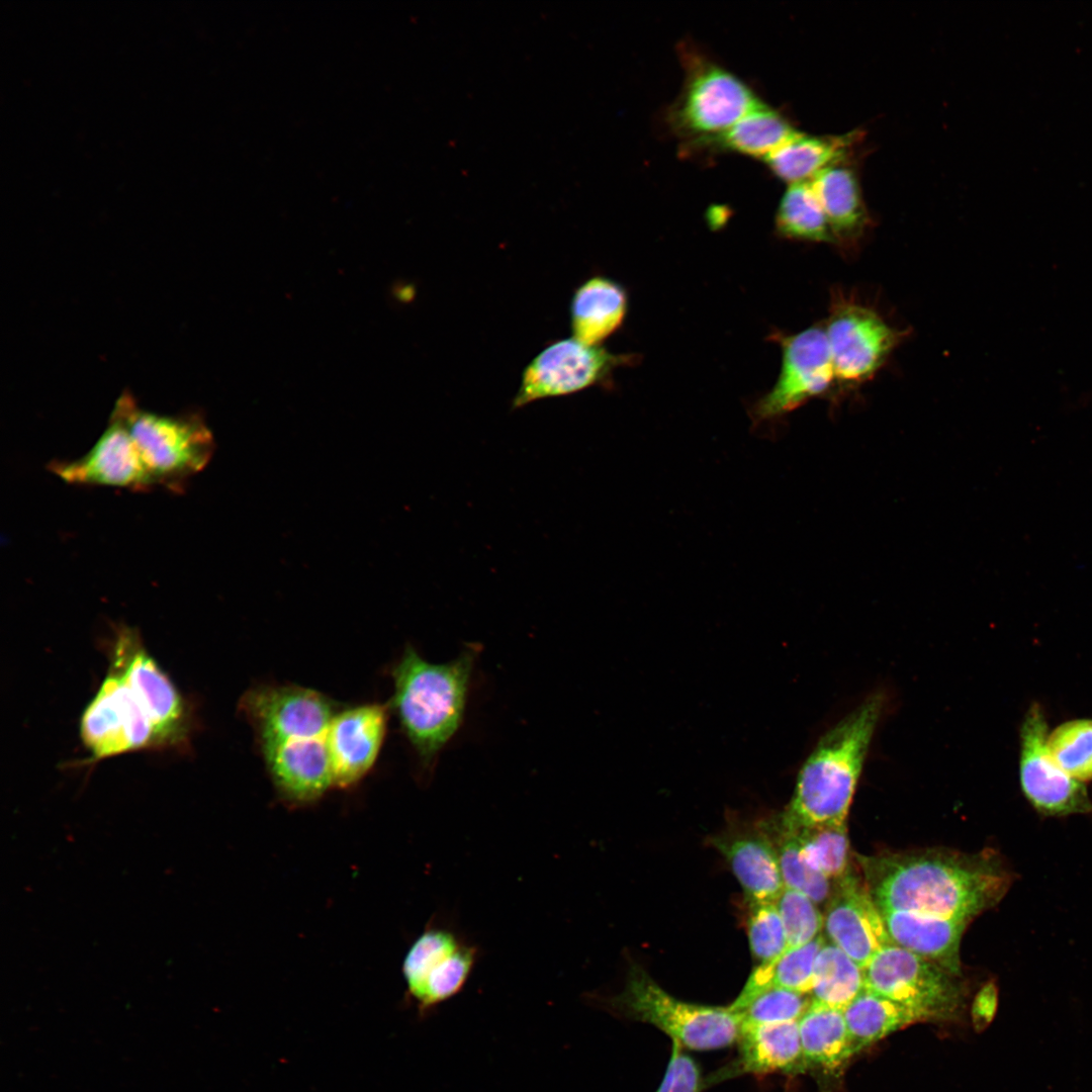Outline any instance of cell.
<instances>
[{
  "instance_id": "6da1fadb",
  "label": "cell",
  "mask_w": 1092,
  "mask_h": 1092,
  "mask_svg": "<svg viewBox=\"0 0 1092 1092\" xmlns=\"http://www.w3.org/2000/svg\"><path fill=\"white\" fill-rule=\"evenodd\" d=\"M863 883L880 910L929 914L971 922L996 906L1013 873L994 850H946L858 855Z\"/></svg>"
},
{
  "instance_id": "7a4b0ae2",
  "label": "cell",
  "mask_w": 1092,
  "mask_h": 1092,
  "mask_svg": "<svg viewBox=\"0 0 1092 1092\" xmlns=\"http://www.w3.org/2000/svg\"><path fill=\"white\" fill-rule=\"evenodd\" d=\"M885 705L882 693L872 694L820 738L799 772L780 825L798 829L846 824Z\"/></svg>"
},
{
  "instance_id": "3957f363",
  "label": "cell",
  "mask_w": 1092,
  "mask_h": 1092,
  "mask_svg": "<svg viewBox=\"0 0 1092 1092\" xmlns=\"http://www.w3.org/2000/svg\"><path fill=\"white\" fill-rule=\"evenodd\" d=\"M479 650L468 645L456 658L433 663L407 646L390 670L389 707L426 769L461 727Z\"/></svg>"
},
{
  "instance_id": "277c9868",
  "label": "cell",
  "mask_w": 1092,
  "mask_h": 1092,
  "mask_svg": "<svg viewBox=\"0 0 1092 1092\" xmlns=\"http://www.w3.org/2000/svg\"><path fill=\"white\" fill-rule=\"evenodd\" d=\"M111 415L132 437L156 487L184 490L188 480L202 471L215 450L212 432L198 413L162 415L139 406L124 391Z\"/></svg>"
},
{
  "instance_id": "5b68a950",
  "label": "cell",
  "mask_w": 1092,
  "mask_h": 1092,
  "mask_svg": "<svg viewBox=\"0 0 1092 1092\" xmlns=\"http://www.w3.org/2000/svg\"><path fill=\"white\" fill-rule=\"evenodd\" d=\"M607 1005L621 1015L654 1025L695 1051H711L737 1040L741 1024L738 1012L728 1007L691 1003L664 991L640 966L629 970L624 990Z\"/></svg>"
},
{
  "instance_id": "8992f818",
  "label": "cell",
  "mask_w": 1092,
  "mask_h": 1092,
  "mask_svg": "<svg viewBox=\"0 0 1092 1092\" xmlns=\"http://www.w3.org/2000/svg\"><path fill=\"white\" fill-rule=\"evenodd\" d=\"M109 669L143 703L155 728L160 750L187 751L195 728L192 705L146 648L140 632L117 625L109 643Z\"/></svg>"
},
{
  "instance_id": "52a82bcc",
  "label": "cell",
  "mask_w": 1092,
  "mask_h": 1092,
  "mask_svg": "<svg viewBox=\"0 0 1092 1092\" xmlns=\"http://www.w3.org/2000/svg\"><path fill=\"white\" fill-rule=\"evenodd\" d=\"M862 970L866 989L910 1008L923 1021L953 1018L964 1003L957 975L895 944Z\"/></svg>"
},
{
  "instance_id": "ba28073f",
  "label": "cell",
  "mask_w": 1092,
  "mask_h": 1092,
  "mask_svg": "<svg viewBox=\"0 0 1092 1092\" xmlns=\"http://www.w3.org/2000/svg\"><path fill=\"white\" fill-rule=\"evenodd\" d=\"M838 387L853 388L881 369L903 339L874 308L839 294L823 326Z\"/></svg>"
},
{
  "instance_id": "9c48e42d",
  "label": "cell",
  "mask_w": 1092,
  "mask_h": 1092,
  "mask_svg": "<svg viewBox=\"0 0 1092 1092\" xmlns=\"http://www.w3.org/2000/svg\"><path fill=\"white\" fill-rule=\"evenodd\" d=\"M81 740L90 752L84 763L143 750H160L145 706L114 671L108 672L80 719Z\"/></svg>"
},
{
  "instance_id": "30bf717a",
  "label": "cell",
  "mask_w": 1092,
  "mask_h": 1092,
  "mask_svg": "<svg viewBox=\"0 0 1092 1092\" xmlns=\"http://www.w3.org/2000/svg\"><path fill=\"white\" fill-rule=\"evenodd\" d=\"M239 712L253 729L259 747L325 736L339 711L328 696L295 685H258L241 697Z\"/></svg>"
},
{
  "instance_id": "8fae6325",
  "label": "cell",
  "mask_w": 1092,
  "mask_h": 1092,
  "mask_svg": "<svg viewBox=\"0 0 1092 1092\" xmlns=\"http://www.w3.org/2000/svg\"><path fill=\"white\" fill-rule=\"evenodd\" d=\"M633 358L610 353L600 346L585 345L573 338L556 341L525 368L513 408L606 383L615 368L630 364Z\"/></svg>"
},
{
  "instance_id": "7c38bea8",
  "label": "cell",
  "mask_w": 1092,
  "mask_h": 1092,
  "mask_svg": "<svg viewBox=\"0 0 1092 1092\" xmlns=\"http://www.w3.org/2000/svg\"><path fill=\"white\" fill-rule=\"evenodd\" d=\"M1049 726L1039 704H1032L1020 726L1019 781L1021 791L1042 817L1092 814L1087 788L1066 774L1051 756Z\"/></svg>"
},
{
  "instance_id": "4fadbf2b",
  "label": "cell",
  "mask_w": 1092,
  "mask_h": 1092,
  "mask_svg": "<svg viewBox=\"0 0 1092 1092\" xmlns=\"http://www.w3.org/2000/svg\"><path fill=\"white\" fill-rule=\"evenodd\" d=\"M776 340L782 348V368L772 388L753 405V420L758 423L783 417L836 385L822 326L776 335Z\"/></svg>"
},
{
  "instance_id": "5bb4252c",
  "label": "cell",
  "mask_w": 1092,
  "mask_h": 1092,
  "mask_svg": "<svg viewBox=\"0 0 1092 1092\" xmlns=\"http://www.w3.org/2000/svg\"><path fill=\"white\" fill-rule=\"evenodd\" d=\"M478 949L448 926H430L407 949L402 973L421 1011L458 994L476 963Z\"/></svg>"
},
{
  "instance_id": "9a60e30c",
  "label": "cell",
  "mask_w": 1092,
  "mask_h": 1092,
  "mask_svg": "<svg viewBox=\"0 0 1092 1092\" xmlns=\"http://www.w3.org/2000/svg\"><path fill=\"white\" fill-rule=\"evenodd\" d=\"M761 101L735 75L712 64H703L690 76L674 121L684 132L716 138Z\"/></svg>"
},
{
  "instance_id": "2e32d148",
  "label": "cell",
  "mask_w": 1092,
  "mask_h": 1092,
  "mask_svg": "<svg viewBox=\"0 0 1092 1092\" xmlns=\"http://www.w3.org/2000/svg\"><path fill=\"white\" fill-rule=\"evenodd\" d=\"M48 468L64 482L74 485L134 491L156 488L126 426L113 415L88 452L77 459L52 461Z\"/></svg>"
},
{
  "instance_id": "e0dca14e",
  "label": "cell",
  "mask_w": 1092,
  "mask_h": 1092,
  "mask_svg": "<svg viewBox=\"0 0 1092 1092\" xmlns=\"http://www.w3.org/2000/svg\"><path fill=\"white\" fill-rule=\"evenodd\" d=\"M389 704L369 703L339 710L328 733L333 786L357 785L373 767L386 730Z\"/></svg>"
},
{
  "instance_id": "ac0fdd59",
  "label": "cell",
  "mask_w": 1092,
  "mask_h": 1092,
  "mask_svg": "<svg viewBox=\"0 0 1092 1092\" xmlns=\"http://www.w3.org/2000/svg\"><path fill=\"white\" fill-rule=\"evenodd\" d=\"M823 927L828 940L862 969L881 949L893 944L864 883L848 873L838 879L830 895Z\"/></svg>"
},
{
  "instance_id": "d6986e66",
  "label": "cell",
  "mask_w": 1092,
  "mask_h": 1092,
  "mask_svg": "<svg viewBox=\"0 0 1092 1092\" xmlns=\"http://www.w3.org/2000/svg\"><path fill=\"white\" fill-rule=\"evenodd\" d=\"M259 750L278 796L290 805L313 803L334 787L327 735L272 743Z\"/></svg>"
},
{
  "instance_id": "ffe728a7",
  "label": "cell",
  "mask_w": 1092,
  "mask_h": 1092,
  "mask_svg": "<svg viewBox=\"0 0 1092 1092\" xmlns=\"http://www.w3.org/2000/svg\"><path fill=\"white\" fill-rule=\"evenodd\" d=\"M892 943L961 974L960 943L968 921L929 914L880 910Z\"/></svg>"
},
{
  "instance_id": "44dd1931",
  "label": "cell",
  "mask_w": 1092,
  "mask_h": 1092,
  "mask_svg": "<svg viewBox=\"0 0 1092 1092\" xmlns=\"http://www.w3.org/2000/svg\"><path fill=\"white\" fill-rule=\"evenodd\" d=\"M839 160L821 170L810 182L825 211L837 246L853 247L871 225L856 171Z\"/></svg>"
},
{
  "instance_id": "7402d4cb",
  "label": "cell",
  "mask_w": 1092,
  "mask_h": 1092,
  "mask_svg": "<svg viewBox=\"0 0 1092 1092\" xmlns=\"http://www.w3.org/2000/svg\"><path fill=\"white\" fill-rule=\"evenodd\" d=\"M627 293L611 278L594 276L574 291L570 303L572 338L588 346L600 344L623 324Z\"/></svg>"
},
{
  "instance_id": "603a6c76",
  "label": "cell",
  "mask_w": 1092,
  "mask_h": 1092,
  "mask_svg": "<svg viewBox=\"0 0 1092 1092\" xmlns=\"http://www.w3.org/2000/svg\"><path fill=\"white\" fill-rule=\"evenodd\" d=\"M739 1058L741 1073L792 1072L805 1068L798 1021L740 1024Z\"/></svg>"
},
{
  "instance_id": "cb8c5ba5",
  "label": "cell",
  "mask_w": 1092,
  "mask_h": 1092,
  "mask_svg": "<svg viewBox=\"0 0 1092 1092\" xmlns=\"http://www.w3.org/2000/svg\"><path fill=\"white\" fill-rule=\"evenodd\" d=\"M713 842L729 862L749 904L776 903L785 884L777 849L766 838L744 836Z\"/></svg>"
},
{
  "instance_id": "d4e9b609",
  "label": "cell",
  "mask_w": 1092,
  "mask_h": 1092,
  "mask_svg": "<svg viewBox=\"0 0 1092 1092\" xmlns=\"http://www.w3.org/2000/svg\"><path fill=\"white\" fill-rule=\"evenodd\" d=\"M857 138L856 131L823 136L799 131L763 160L789 184L811 181L827 166L846 158Z\"/></svg>"
},
{
  "instance_id": "484cf974",
  "label": "cell",
  "mask_w": 1092,
  "mask_h": 1092,
  "mask_svg": "<svg viewBox=\"0 0 1092 1092\" xmlns=\"http://www.w3.org/2000/svg\"><path fill=\"white\" fill-rule=\"evenodd\" d=\"M798 1026L805 1067L835 1072L854 1055L843 1010L812 1000Z\"/></svg>"
},
{
  "instance_id": "4316f807",
  "label": "cell",
  "mask_w": 1092,
  "mask_h": 1092,
  "mask_svg": "<svg viewBox=\"0 0 1092 1092\" xmlns=\"http://www.w3.org/2000/svg\"><path fill=\"white\" fill-rule=\"evenodd\" d=\"M825 940L823 935L819 934L805 945L788 950L775 962L759 964L730 1008L740 1011L757 995L771 988L810 995L815 960Z\"/></svg>"
},
{
  "instance_id": "83f0119b",
  "label": "cell",
  "mask_w": 1092,
  "mask_h": 1092,
  "mask_svg": "<svg viewBox=\"0 0 1092 1092\" xmlns=\"http://www.w3.org/2000/svg\"><path fill=\"white\" fill-rule=\"evenodd\" d=\"M843 1015L854 1055L901 1028L923 1021L910 1008L866 988L843 1009Z\"/></svg>"
},
{
  "instance_id": "f1b7e54d",
  "label": "cell",
  "mask_w": 1092,
  "mask_h": 1092,
  "mask_svg": "<svg viewBox=\"0 0 1092 1092\" xmlns=\"http://www.w3.org/2000/svg\"><path fill=\"white\" fill-rule=\"evenodd\" d=\"M776 229L786 239L837 245L810 181L789 184L778 206Z\"/></svg>"
},
{
  "instance_id": "f546056e",
  "label": "cell",
  "mask_w": 1092,
  "mask_h": 1092,
  "mask_svg": "<svg viewBox=\"0 0 1092 1092\" xmlns=\"http://www.w3.org/2000/svg\"><path fill=\"white\" fill-rule=\"evenodd\" d=\"M798 132L781 113L760 103L715 139L729 150L765 159Z\"/></svg>"
},
{
  "instance_id": "4dcf8cb0",
  "label": "cell",
  "mask_w": 1092,
  "mask_h": 1092,
  "mask_svg": "<svg viewBox=\"0 0 1092 1092\" xmlns=\"http://www.w3.org/2000/svg\"><path fill=\"white\" fill-rule=\"evenodd\" d=\"M863 989L862 968L825 940L815 960L812 1000L843 1010Z\"/></svg>"
},
{
  "instance_id": "1f68e13d",
  "label": "cell",
  "mask_w": 1092,
  "mask_h": 1092,
  "mask_svg": "<svg viewBox=\"0 0 1092 1092\" xmlns=\"http://www.w3.org/2000/svg\"><path fill=\"white\" fill-rule=\"evenodd\" d=\"M1046 745L1058 765L1074 780L1092 781V719L1082 718L1058 725Z\"/></svg>"
},
{
  "instance_id": "d6a6232c",
  "label": "cell",
  "mask_w": 1092,
  "mask_h": 1092,
  "mask_svg": "<svg viewBox=\"0 0 1092 1092\" xmlns=\"http://www.w3.org/2000/svg\"><path fill=\"white\" fill-rule=\"evenodd\" d=\"M785 829L796 834L804 857L813 869L829 880H838L847 873L846 824Z\"/></svg>"
},
{
  "instance_id": "836d02e7",
  "label": "cell",
  "mask_w": 1092,
  "mask_h": 1092,
  "mask_svg": "<svg viewBox=\"0 0 1092 1092\" xmlns=\"http://www.w3.org/2000/svg\"><path fill=\"white\" fill-rule=\"evenodd\" d=\"M781 842L777 849L785 887L799 891L816 904L830 898V880L805 859L796 834L780 826Z\"/></svg>"
},
{
  "instance_id": "e575fe53",
  "label": "cell",
  "mask_w": 1092,
  "mask_h": 1092,
  "mask_svg": "<svg viewBox=\"0 0 1092 1092\" xmlns=\"http://www.w3.org/2000/svg\"><path fill=\"white\" fill-rule=\"evenodd\" d=\"M816 905L803 893L787 887L776 901L786 931L787 951L805 945L821 934L824 916Z\"/></svg>"
},
{
  "instance_id": "d590c367",
  "label": "cell",
  "mask_w": 1092,
  "mask_h": 1092,
  "mask_svg": "<svg viewBox=\"0 0 1092 1092\" xmlns=\"http://www.w3.org/2000/svg\"><path fill=\"white\" fill-rule=\"evenodd\" d=\"M748 937L760 964L775 962L787 952L785 927L774 902L750 903Z\"/></svg>"
},
{
  "instance_id": "8d00e7d4",
  "label": "cell",
  "mask_w": 1092,
  "mask_h": 1092,
  "mask_svg": "<svg viewBox=\"0 0 1092 1092\" xmlns=\"http://www.w3.org/2000/svg\"><path fill=\"white\" fill-rule=\"evenodd\" d=\"M812 1002L809 994L782 988L768 989L753 998L742 1010L741 1023L798 1021Z\"/></svg>"
},
{
  "instance_id": "74e56055",
  "label": "cell",
  "mask_w": 1092,
  "mask_h": 1092,
  "mask_svg": "<svg viewBox=\"0 0 1092 1092\" xmlns=\"http://www.w3.org/2000/svg\"><path fill=\"white\" fill-rule=\"evenodd\" d=\"M700 1071L682 1046L672 1040L670 1059L662 1082L656 1092H699Z\"/></svg>"
},
{
  "instance_id": "f35d334b",
  "label": "cell",
  "mask_w": 1092,
  "mask_h": 1092,
  "mask_svg": "<svg viewBox=\"0 0 1092 1092\" xmlns=\"http://www.w3.org/2000/svg\"><path fill=\"white\" fill-rule=\"evenodd\" d=\"M997 1005V992L993 984L985 986L976 999L975 1011L978 1014V1018L987 1021L991 1020L996 1010Z\"/></svg>"
}]
</instances>
